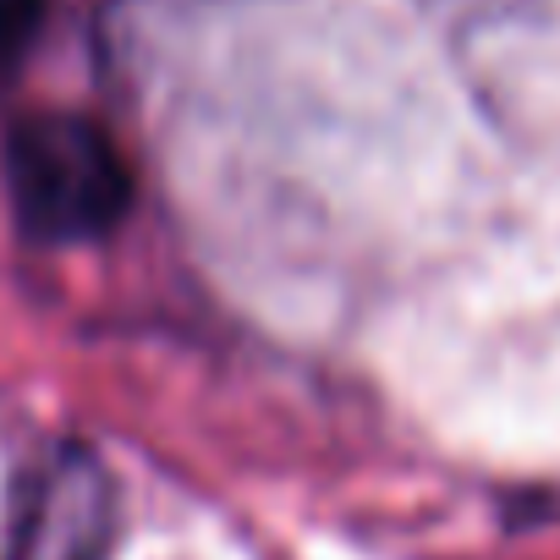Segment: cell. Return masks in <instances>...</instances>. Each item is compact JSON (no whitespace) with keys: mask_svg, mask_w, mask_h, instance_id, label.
<instances>
[{"mask_svg":"<svg viewBox=\"0 0 560 560\" xmlns=\"http://www.w3.org/2000/svg\"><path fill=\"white\" fill-rule=\"evenodd\" d=\"M7 187L18 220L45 242H83L127 214L132 176L116 143L67 110H45L7 138Z\"/></svg>","mask_w":560,"mask_h":560,"instance_id":"1","label":"cell"},{"mask_svg":"<svg viewBox=\"0 0 560 560\" xmlns=\"http://www.w3.org/2000/svg\"><path fill=\"white\" fill-rule=\"evenodd\" d=\"M110 538H116L110 472L83 445L45 451L18 483L12 555L18 560H105Z\"/></svg>","mask_w":560,"mask_h":560,"instance_id":"2","label":"cell"},{"mask_svg":"<svg viewBox=\"0 0 560 560\" xmlns=\"http://www.w3.org/2000/svg\"><path fill=\"white\" fill-rule=\"evenodd\" d=\"M39 28H45V0H0V83L23 67Z\"/></svg>","mask_w":560,"mask_h":560,"instance_id":"3","label":"cell"}]
</instances>
